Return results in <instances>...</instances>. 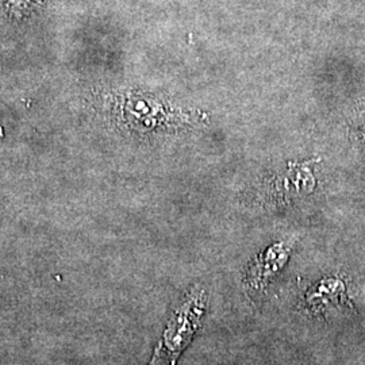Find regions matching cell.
I'll return each instance as SVG.
<instances>
[{
  "label": "cell",
  "instance_id": "1",
  "mask_svg": "<svg viewBox=\"0 0 365 365\" xmlns=\"http://www.w3.org/2000/svg\"><path fill=\"white\" fill-rule=\"evenodd\" d=\"M207 309V289L199 284L190 288L176 306L163 337L148 365H176L202 327Z\"/></svg>",
  "mask_w": 365,
  "mask_h": 365
},
{
  "label": "cell",
  "instance_id": "2",
  "mask_svg": "<svg viewBox=\"0 0 365 365\" xmlns=\"http://www.w3.org/2000/svg\"><path fill=\"white\" fill-rule=\"evenodd\" d=\"M287 257L284 248L274 249L256 261L244 276V286L249 294H261L268 287L272 277Z\"/></svg>",
  "mask_w": 365,
  "mask_h": 365
}]
</instances>
